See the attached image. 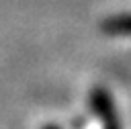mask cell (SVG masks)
Returning a JSON list of instances; mask_svg holds the SVG:
<instances>
[{
	"instance_id": "6da1fadb",
	"label": "cell",
	"mask_w": 131,
	"mask_h": 129,
	"mask_svg": "<svg viewBox=\"0 0 131 129\" xmlns=\"http://www.w3.org/2000/svg\"><path fill=\"white\" fill-rule=\"evenodd\" d=\"M90 106L94 109V113L102 121V129H121L113 98L104 88H94L90 92Z\"/></svg>"
},
{
	"instance_id": "7a4b0ae2",
	"label": "cell",
	"mask_w": 131,
	"mask_h": 129,
	"mask_svg": "<svg viewBox=\"0 0 131 129\" xmlns=\"http://www.w3.org/2000/svg\"><path fill=\"white\" fill-rule=\"evenodd\" d=\"M102 31L106 35H131V14L111 16L102 23Z\"/></svg>"
},
{
	"instance_id": "3957f363",
	"label": "cell",
	"mask_w": 131,
	"mask_h": 129,
	"mask_svg": "<svg viewBox=\"0 0 131 129\" xmlns=\"http://www.w3.org/2000/svg\"><path fill=\"white\" fill-rule=\"evenodd\" d=\"M45 129H57V127H53V125H49V127H45Z\"/></svg>"
}]
</instances>
